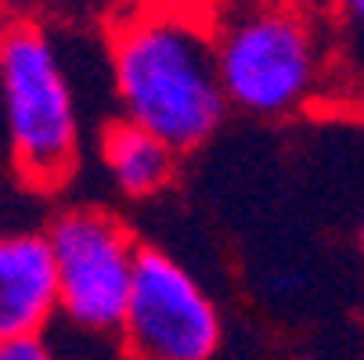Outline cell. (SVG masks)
<instances>
[{
  "mask_svg": "<svg viewBox=\"0 0 364 360\" xmlns=\"http://www.w3.org/2000/svg\"><path fill=\"white\" fill-rule=\"evenodd\" d=\"M97 159L116 191L134 202L163 195L177 177V151L127 119H116L101 130Z\"/></svg>",
  "mask_w": 364,
  "mask_h": 360,
  "instance_id": "obj_7",
  "label": "cell"
},
{
  "mask_svg": "<svg viewBox=\"0 0 364 360\" xmlns=\"http://www.w3.org/2000/svg\"><path fill=\"white\" fill-rule=\"evenodd\" d=\"M0 360H58V356H55V349L43 342V335H36V339L0 342Z\"/></svg>",
  "mask_w": 364,
  "mask_h": 360,
  "instance_id": "obj_9",
  "label": "cell"
},
{
  "mask_svg": "<svg viewBox=\"0 0 364 360\" xmlns=\"http://www.w3.org/2000/svg\"><path fill=\"white\" fill-rule=\"evenodd\" d=\"M0 112L18 177L36 191H62L83 151V126L69 69L33 22L0 29Z\"/></svg>",
  "mask_w": 364,
  "mask_h": 360,
  "instance_id": "obj_3",
  "label": "cell"
},
{
  "mask_svg": "<svg viewBox=\"0 0 364 360\" xmlns=\"http://www.w3.org/2000/svg\"><path fill=\"white\" fill-rule=\"evenodd\" d=\"M58 281V314L83 332H119L141 245L109 209L76 205L47 231Z\"/></svg>",
  "mask_w": 364,
  "mask_h": 360,
  "instance_id": "obj_4",
  "label": "cell"
},
{
  "mask_svg": "<svg viewBox=\"0 0 364 360\" xmlns=\"http://www.w3.org/2000/svg\"><path fill=\"white\" fill-rule=\"evenodd\" d=\"M271 4H278V8H292V11H303V15H318V18H325V11H328L332 0H271Z\"/></svg>",
  "mask_w": 364,
  "mask_h": 360,
  "instance_id": "obj_10",
  "label": "cell"
},
{
  "mask_svg": "<svg viewBox=\"0 0 364 360\" xmlns=\"http://www.w3.org/2000/svg\"><path fill=\"white\" fill-rule=\"evenodd\" d=\"M217 76L228 109L289 119L328 97V36L318 15L271 0H235L213 15Z\"/></svg>",
  "mask_w": 364,
  "mask_h": 360,
  "instance_id": "obj_2",
  "label": "cell"
},
{
  "mask_svg": "<svg viewBox=\"0 0 364 360\" xmlns=\"http://www.w3.org/2000/svg\"><path fill=\"white\" fill-rule=\"evenodd\" d=\"M321 22L328 36L325 101L364 112V0H332Z\"/></svg>",
  "mask_w": 364,
  "mask_h": 360,
  "instance_id": "obj_8",
  "label": "cell"
},
{
  "mask_svg": "<svg viewBox=\"0 0 364 360\" xmlns=\"http://www.w3.org/2000/svg\"><path fill=\"white\" fill-rule=\"evenodd\" d=\"M127 360H217L224 314L191 267L144 245L119 324Z\"/></svg>",
  "mask_w": 364,
  "mask_h": 360,
  "instance_id": "obj_5",
  "label": "cell"
},
{
  "mask_svg": "<svg viewBox=\"0 0 364 360\" xmlns=\"http://www.w3.org/2000/svg\"><path fill=\"white\" fill-rule=\"evenodd\" d=\"M58 314V281L47 234H0V342L36 339Z\"/></svg>",
  "mask_w": 364,
  "mask_h": 360,
  "instance_id": "obj_6",
  "label": "cell"
},
{
  "mask_svg": "<svg viewBox=\"0 0 364 360\" xmlns=\"http://www.w3.org/2000/svg\"><path fill=\"white\" fill-rule=\"evenodd\" d=\"M0 11H4V0H0Z\"/></svg>",
  "mask_w": 364,
  "mask_h": 360,
  "instance_id": "obj_12",
  "label": "cell"
},
{
  "mask_svg": "<svg viewBox=\"0 0 364 360\" xmlns=\"http://www.w3.org/2000/svg\"><path fill=\"white\" fill-rule=\"evenodd\" d=\"M360 252H364V227H360Z\"/></svg>",
  "mask_w": 364,
  "mask_h": 360,
  "instance_id": "obj_11",
  "label": "cell"
},
{
  "mask_svg": "<svg viewBox=\"0 0 364 360\" xmlns=\"http://www.w3.org/2000/svg\"><path fill=\"white\" fill-rule=\"evenodd\" d=\"M109 72L119 119L148 130L177 156L210 141L228 97L217 76L213 15L191 0H166L130 11L109 40Z\"/></svg>",
  "mask_w": 364,
  "mask_h": 360,
  "instance_id": "obj_1",
  "label": "cell"
}]
</instances>
